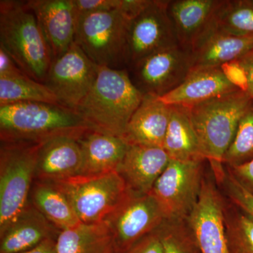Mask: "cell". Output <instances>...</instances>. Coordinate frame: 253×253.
<instances>
[{
  "label": "cell",
  "mask_w": 253,
  "mask_h": 253,
  "mask_svg": "<svg viewBox=\"0 0 253 253\" xmlns=\"http://www.w3.org/2000/svg\"><path fill=\"white\" fill-rule=\"evenodd\" d=\"M91 128L77 111L61 105L18 102L0 106V140L42 144L57 136L79 139Z\"/></svg>",
  "instance_id": "cell-1"
},
{
  "label": "cell",
  "mask_w": 253,
  "mask_h": 253,
  "mask_svg": "<svg viewBox=\"0 0 253 253\" xmlns=\"http://www.w3.org/2000/svg\"><path fill=\"white\" fill-rule=\"evenodd\" d=\"M144 97L126 70L98 66L96 81L76 111L92 130L123 138Z\"/></svg>",
  "instance_id": "cell-2"
},
{
  "label": "cell",
  "mask_w": 253,
  "mask_h": 253,
  "mask_svg": "<svg viewBox=\"0 0 253 253\" xmlns=\"http://www.w3.org/2000/svg\"><path fill=\"white\" fill-rule=\"evenodd\" d=\"M253 102L249 93L237 90L187 106L205 158L218 184H222L226 174L224 155L234 141L241 118Z\"/></svg>",
  "instance_id": "cell-3"
},
{
  "label": "cell",
  "mask_w": 253,
  "mask_h": 253,
  "mask_svg": "<svg viewBox=\"0 0 253 253\" xmlns=\"http://www.w3.org/2000/svg\"><path fill=\"white\" fill-rule=\"evenodd\" d=\"M0 47L28 76L44 84L52 56L27 1H0Z\"/></svg>",
  "instance_id": "cell-4"
},
{
  "label": "cell",
  "mask_w": 253,
  "mask_h": 253,
  "mask_svg": "<svg viewBox=\"0 0 253 253\" xmlns=\"http://www.w3.org/2000/svg\"><path fill=\"white\" fill-rule=\"evenodd\" d=\"M129 22L118 9L82 15L78 17L75 43L97 66L126 70Z\"/></svg>",
  "instance_id": "cell-5"
},
{
  "label": "cell",
  "mask_w": 253,
  "mask_h": 253,
  "mask_svg": "<svg viewBox=\"0 0 253 253\" xmlns=\"http://www.w3.org/2000/svg\"><path fill=\"white\" fill-rule=\"evenodd\" d=\"M41 144L1 142L0 234L29 204Z\"/></svg>",
  "instance_id": "cell-6"
},
{
  "label": "cell",
  "mask_w": 253,
  "mask_h": 253,
  "mask_svg": "<svg viewBox=\"0 0 253 253\" xmlns=\"http://www.w3.org/2000/svg\"><path fill=\"white\" fill-rule=\"evenodd\" d=\"M52 183L66 195L81 223L105 221L127 194L117 172L99 175H78Z\"/></svg>",
  "instance_id": "cell-7"
},
{
  "label": "cell",
  "mask_w": 253,
  "mask_h": 253,
  "mask_svg": "<svg viewBox=\"0 0 253 253\" xmlns=\"http://www.w3.org/2000/svg\"><path fill=\"white\" fill-rule=\"evenodd\" d=\"M204 162L170 159L150 194L157 201L168 221L186 220L199 201Z\"/></svg>",
  "instance_id": "cell-8"
},
{
  "label": "cell",
  "mask_w": 253,
  "mask_h": 253,
  "mask_svg": "<svg viewBox=\"0 0 253 253\" xmlns=\"http://www.w3.org/2000/svg\"><path fill=\"white\" fill-rule=\"evenodd\" d=\"M192 66L191 52L178 45L149 55L126 71L144 96L161 98L180 85Z\"/></svg>",
  "instance_id": "cell-9"
},
{
  "label": "cell",
  "mask_w": 253,
  "mask_h": 253,
  "mask_svg": "<svg viewBox=\"0 0 253 253\" xmlns=\"http://www.w3.org/2000/svg\"><path fill=\"white\" fill-rule=\"evenodd\" d=\"M165 220L152 195H137L129 191L105 219L112 233L116 253H126L145 236L156 230Z\"/></svg>",
  "instance_id": "cell-10"
},
{
  "label": "cell",
  "mask_w": 253,
  "mask_h": 253,
  "mask_svg": "<svg viewBox=\"0 0 253 253\" xmlns=\"http://www.w3.org/2000/svg\"><path fill=\"white\" fill-rule=\"evenodd\" d=\"M97 73V65L74 42L52 61L44 84L56 95L61 106L76 111L92 87Z\"/></svg>",
  "instance_id": "cell-11"
},
{
  "label": "cell",
  "mask_w": 253,
  "mask_h": 253,
  "mask_svg": "<svg viewBox=\"0 0 253 253\" xmlns=\"http://www.w3.org/2000/svg\"><path fill=\"white\" fill-rule=\"evenodd\" d=\"M168 3L151 0L149 6L129 22L128 68L149 55L179 45L168 15Z\"/></svg>",
  "instance_id": "cell-12"
},
{
  "label": "cell",
  "mask_w": 253,
  "mask_h": 253,
  "mask_svg": "<svg viewBox=\"0 0 253 253\" xmlns=\"http://www.w3.org/2000/svg\"><path fill=\"white\" fill-rule=\"evenodd\" d=\"M186 220L200 253H230L226 238L224 201L211 181H203L199 201Z\"/></svg>",
  "instance_id": "cell-13"
},
{
  "label": "cell",
  "mask_w": 253,
  "mask_h": 253,
  "mask_svg": "<svg viewBox=\"0 0 253 253\" xmlns=\"http://www.w3.org/2000/svg\"><path fill=\"white\" fill-rule=\"evenodd\" d=\"M48 45L52 61L75 42L78 16L73 0H29Z\"/></svg>",
  "instance_id": "cell-14"
},
{
  "label": "cell",
  "mask_w": 253,
  "mask_h": 253,
  "mask_svg": "<svg viewBox=\"0 0 253 253\" xmlns=\"http://www.w3.org/2000/svg\"><path fill=\"white\" fill-rule=\"evenodd\" d=\"M222 0H170L168 12L179 45L191 52L214 26Z\"/></svg>",
  "instance_id": "cell-15"
},
{
  "label": "cell",
  "mask_w": 253,
  "mask_h": 253,
  "mask_svg": "<svg viewBox=\"0 0 253 253\" xmlns=\"http://www.w3.org/2000/svg\"><path fill=\"white\" fill-rule=\"evenodd\" d=\"M169 161L170 158L163 148L130 145L117 172L128 191L149 194Z\"/></svg>",
  "instance_id": "cell-16"
},
{
  "label": "cell",
  "mask_w": 253,
  "mask_h": 253,
  "mask_svg": "<svg viewBox=\"0 0 253 253\" xmlns=\"http://www.w3.org/2000/svg\"><path fill=\"white\" fill-rule=\"evenodd\" d=\"M83 154L78 139L57 136L42 143L35 180L54 182L81 175Z\"/></svg>",
  "instance_id": "cell-17"
},
{
  "label": "cell",
  "mask_w": 253,
  "mask_h": 253,
  "mask_svg": "<svg viewBox=\"0 0 253 253\" xmlns=\"http://www.w3.org/2000/svg\"><path fill=\"white\" fill-rule=\"evenodd\" d=\"M60 231L30 201L27 207L0 234V253H22L48 239H56Z\"/></svg>",
  "instance_id": "cell-18"
},
{
  "label": "cell",
  "mask_w": 253,
  "mask_h": 253,
  "mask_svg": "<svg viewBox=\"0 0 253 253\" xmlns=\"http://www.w3.org/2000/svg\"><path fill=\"white\" fill-rule=\"evenodd\" d=\"M237 90L240 89L228 81L221 67L196 68L174 90L158 99L169 106L189 107Z\"/></svg>",
  "instance_id": "cell-19"
},
{
  "label": "cell",
  "mask_w": 253,
  "mask_h": 253,
  "mask_svg": "<svg viewBox=\"0 0 253 253\" xmlns=\"http://www.w3.org/2000/svg\"><path fill=\"white\" fill-rule=\"evenodd\" d=\"M169 119V106L144 96L126 126L123 139L129 145L163 148Z\"/></svg>",
  "instance_id": "cell-20"
},
{
  "label": "cell",
  "mask_w": 253,
  "mask_h": 253,
  "mask_svg": "<svg viewBox=\"0 0 253 253\" xmlns=\"http://www.w3.org/2000/svg\"><path fill=\"white\" fill-rule=\"evenodd\" d=\"M83 166L81 175L93 176L117 172L129 145L120 136L92 130L79 139Z\"/></svg>",
  "instance_id": "cell-21"
},
{
  "label": "cell",
  "mask_w": 253,
  "mask_h": 253,
  "mask_svg": "<svg viewBox=\"0 0 253 253\" xmlns=\"http://www.w3.org/2000/svg\"><path fill=\"white\" fill-rule=\"evenodd\" d=\"M253 49V36H237L213 27L191 50L192 69L221 67Z\"/></svg>",
  "instance_id": "cell-22"
},
{
  "label": "cell",
  "mask_w": 253,
  "mask_h": 253,
  "mask_svg": "<svg viewBox=\"0 0 253 253\" xmlns=\"http://www.w3.org/2000/svg\"><path fill=\"white\" fill-rule=\"evenodd\" d=\"M163 149L170 159L181 162H204L205 158L189 108L169 106V119Z\"/></svg>",
  "instance_id": "cell-23"
},
{
  "label": "cell",
  "mask_w": 253,
  "mask_h": 253,
  "mask_svg": "<svg viewBox=\"0 0 253 253\" xmlns=\"http://www.w3.org/2000/svg\"><path fill=\"white\" fill-rule=\"evenodd\" d=\"M56 253H116L114 239L106 221L84 224L60 231Z\"/></svg>",
  "instance_id": "cell-24"
},
{
  "label": "cell",
  "mask_w": 253,
  "mask_h": 253,
  "mask_svg": "<svg viewBox=\"0 0 253 253\" xmlns=\"http://www.w3.org/2000/svg\"><path fill=\"white\" fill-rule=\"evenodd\" d=\"M30 201L60 231L81 223L66 195L52 183L35 180Z\"/></svg>",
  "instance_id": "cell-25"
},
{
  "label": "cell",
  "mask_w": 253,
  "mask_h": 253,
  "mask_svg": "<svg viewBox=\"0 0 253 253\" xmlns=\"http://www.w3.org/2000/svg\"><path fill=\"white\" fill-rule=\"evenodd\" d=\"M18 102H42L60 104L56 95L43 83L27 75L0 78V106Z\"/></svg>",
  "instance_id": "cell-26"
},
{
  "label": "cell",
  "mask_w": 253,
  "mask_h": 253,
  "mask_svg": "<svg viewBox=\"0 0 253 253\" xmlns=\"http://www.w3.org/2000/svg\"><path fill=\"white\" fill-rule=\"evenodd\" d=\"M214 27L237 36H253V0H222Z\"/></svg>",
  "instance_id": "cell-27"
},
{
  "label": "cell",
  "mask_w": 253,
  "mask_h": 253,
  "mask_svg": "<svg viewBox=\"0 0 253 253\" xmlns=\"http://www.w3.org/2000/svg\"><path fill=\"white\" fill-rule=\"evenodd\" d=\"M253 159V102L240 121L235 137L224 155L226 168L241 166Z\"/></svg>",
  "instance_id": "cell-28"
},
{
  "label": "cell",
  "mask_w": 253,
  "mask_h": 253,
  "mask_svg": "<svg viewBox=\"0 0 253 253\" xmlns=\"http://www.w3.org/2000/svg\"><path fill=\"white\" fill-rule=\"evenodd\" d=\"M164 253H200L186 220H165L158 228Z\"/></svg>",
  "instance_id": "cell-29"
},
{
  "label": "cell",
  "mask_w": 253,
  "mask_h": 253,
  "mask_svg": "<svg viewBox=\"0 0 253 253\" xmlns=\"http://www.w3.org/2000/svg\"><path fill=\"white\" fill-rule=\"evenodd\" d=\"M226 233L230 253H253V219L249 214L241 210L226 214Z\"/></svg>",
  "instance_id": "cell-30"
},
{
  "label": "cell",
  "mask_w": 253,
  "mask_h": 253,
  "mask_svg": "<svg viewBox=\"0 0 253 253\" xmlns=\"http://www.w3.org/2000/svg\"><path fill=\"white\" fill-rule=\"evenodd\" d=\"M222 184L231 202L253 219V195L245 189L227 171Z\"/></svg>",
  "instance_id": "cell-31"
},
{
  "label": "cell",
  "mask_w": 253,
  "mask_h": 253,
  "mask_svg": "<svg viewBox=\"0 0 253 253\" xmlns=\"http://www.w3.org/2000/svg\"><path fill=\"white\" fill-rule=\"evenodd\" d=\"M78 16L100 11L119 9L121 0H73Z\"/></svg>",
  "instance_id": "cell-32"
},
{
  "label": "cell",
  "mask_w": 253,
  "mask_h": 253,
  "mask_svg": "<svg viewBox=\"0 0 253 253\" xmlns=\"http://www.w3.org/2000/svg\"><path fill=\"white\" fill-rule=\"evenodd\" d=\"M221 68L228 81L230 82L233 85L235 86L240 90L248 92L249 82L247 75L238 60L226 63L222 65Z\"/></svg>",
  "instance_id": "cell-33"
},
{
  "label": "cell",
  "mask_w": 253,
  "mask_h": 253,
  "mask_svg": "<svg viewBox=\"0 0 253 253\" xmlns=\"http://www.w3.org/2000/svg\"><path fill=\"white\" fill-rule=\"evenodd\" d=\"M125 253H164L157 229L145 236Z\"/></svg>",
  "instance_id": "cell-34"
},
{
  "label": "cell",
  "mask_w": 253,
  "mask_h": 253,
  "mask_svg": "<svg viewBox=\"0 0 253 253\" xmlns=\"http://www.w3.org/2000/svg\"><path fill=\"white\" fill-rule=\"evenodd\" d=\"M227 168L231 174L245 189L253 195V159L241 166Z\"/></svg>",
  "instance_id": "cell-35"
},
{
  "label": "cell",
  "mask_w": 253,
  "mask_h": 253,
  "mask_svg": "<svg viewBox=\"0 0 253 253\" xmlns=\"http://www.w3.org/2000/svg\"><path fill=\"white\" fill-rule=\"evenodd\" d=\"M26 75L3 48L0 47V78H12Z\"/></svg>",
  "instance_id": "cell-36"
},
{
  "label": "cell",
  "mask_w": 253,
  "mask_h": 253,
  "mask_svg": "<svg viewBox=\"0 0 253 253\" xmlns=\"http://www.w3.org/2000/svg\"><path fill=\"white\" fill-rule=\"evenodd\" d=\"M151 0H121L119 9L129 21L137 16L151 3Z\"/></svg>",
  "instance_id": "cell-37"
},
{
  "label": "cell",
  "mask_w": 253,
  "mask_h": 253,
  "mask_svg": "<svg viewBox=\"0 0 253 253\" xmlns=\"http://www.w3.org/2000/svg\"><path fill=\"white\" fill-rule=\"evenodd\" d=\"M238 61L244 68L247 75L248 82H249L248 93L251 95L253 99V49Z\"/></svg>",
  "instance_id": "cell-38"
},
{
  "label": "cell",
  "mask_w": 253,
  "mask_h": 253,
  "mask_svg": "<svg viewBox=\"0 0 253 253\" xmlns=\"http://www.w3.org/2000/svg\"><path fill=\"white\" fill-rule=\"evenodd\" d=\"M22 253H56V239H48L34 249Z\"/></svg>",
  "instance_id": "cell-39"
}]
</instances>
